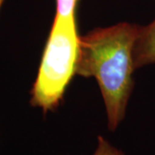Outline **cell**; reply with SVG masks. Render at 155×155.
Here are the masks:
<instances>
[{
	"label": "cell",
	"mask_w": 155,
	"mask_h": 155,
	"mask_svg": "<svg viewBox=\"0 0 155 155\" xmlns=\"http://www.w3.org/2000/svg\"><path fill=\"white\" fill-rule=\"evenodd\" d=\"M79 0H55V18H77V9Z\"/></svg>",
	"instance_id": "4"
},
{
	"label": "cell",
	"mask_w": 155,
	"mask_h": 155,
	"mask_svg": "<svg viewBox=\"0 0 155 155\" xmlns=\"http://www.w3.org/2000/svg\"><path fill=\"white\" fill-rule=\"evenodd\" d=\"M136 69L155 64V19L146 26H140L134 47Z\"/></svg>",
	"instance_id": "3"
},
{
	"label": "cell",
	"mask_w": 155,
	"mask_h": 155,
	"mask_svg": "<svg viewBox=\"0 0 155 155\" xmlns=\"http://www.w3.org/2000/svg\"><path fill=\"white\" fill-rule=\"evenodd\" d=\"M139 28L138 24L122 22L79 37L75 75L97 80L110 131L123 121L133 91L134 47Z\"/></svg>",
	"instance_id": "1"
},
{
	"label": "cell",
	"mask_w": 155,
	"mask_h": 155,
	"mask_svg": "<svg viewBox=\"0 0 155 155\" xmlns=\"http://www.w3.org/2000/svg\"><path fill=\"white\" fill-rule=\"evenodd\" d=\"M79 37L77 18L54 17L30 93V104L44 114L59 106L75 75Z\"/></svg>",
	"instance_id": "2"
},
{
	"label": "cell",
	"mask_w": 155,
	"mask_h": 155,
	"mask_svg": "<svg viewBox=\"0 0 155 155\" xmlns=\"http://www.w3.org/2000/svg\"><path fill=\"white\" fill-rule=\"evenodd\" d=\"M92 155H125L121 150L111 145L104 137L98 136L97 145Z\"/></svg>",
	"instance_id": "5"
},
{
	"label": "cell",
	"mask_w": 155,
	"mask_h": 155,
	"mask_svg": "<svg viewBox=\"0 0 155 155\" xmlns=\"http://www.w3.org/2000/svg\"><path fill=\"white\" fill-rule=\"evenodd\" d=\"M4 2H5V0H0V9L2 7V5L4 4Z\"/></svg>",
	"instance_id": "6"
}]
</instances>
